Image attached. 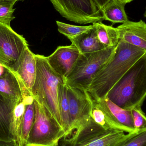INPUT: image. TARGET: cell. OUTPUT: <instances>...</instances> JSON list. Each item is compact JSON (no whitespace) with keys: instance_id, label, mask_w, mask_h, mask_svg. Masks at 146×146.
I'll list each match as a JSON object with an SVG mask.
<instances>
[{"instance_id":"cell-1","label":"cell","mask_w":146,"mask_h":146,"mask_svg":"<svg viewBox=\"0 0 146 146\" xmlns=\"http://www.w3.org/2000/svg\"><path fill=\"white\" fill-rule=\"evenodd\" d=\"M146 53L120 39L115 56L94 76L86 92L98 98H106L111 88Z\"/></svg>"},{"instance_id":"cell-2","label":"cell","mask_w":146,"mask_h":146,"mask_svg":"<svg viewBox=\"0 0 146 146\" xmlns=\"http://www.w3.org/2000/svg\"><path fill=\"white\" fill-rule=\"evenodd\" d=\"M106 98L124 110L142 106L146 98V53L111 88Z\"/></svg>"},{"instance_id":"cell-3","label":"cell","mask_w":146,"mask_h":146,"mask_svg":"<svg viewBox=\"0 0 146 146\" xmlns=\"http://www.w3.org/2000/svg\"><path fill=\"white\" fill-rule=\"evenodd\" d=\"M35 56L36 75L32 89L33 96L62 128L58 103V87L60 84L64 83V79L50 67L47 57L38 54Z\"/></svg>"},{"instance_id":"cell-4","label":"cell","mask_w":146,"mask_h":146,"mask_svg":"<svg viewBox=\"0 0 146 146\" xmlns=\"http://www.w3.org/2000/svg\"><path fill=\"white\" fill-rule=\"evenodd\" d=\"M117 46L93 53L80 54L72 71L64 80L65 85L87 91L94 76L115 56Z\"/></svg>"},{"instance_id":"cell-5","label":"cell","mask_w":146,"mask_h":146,"mask_svg":"<svg viewBox=\"0 0 146 146\" xmlns=\"http://www.w3.org/2000/svg\"><path fill=\"white\" fill-rule=\"evenodd\" d=\"M35 119L25 146H58L65 137L63 128L50 116L43 106L34 100Z\"/></svg>"},{"instance_id":"cell-6","label":"cell","mask_w":146,"mask_h":146,"mask_svg":"<svg viewBox=\"0 0 146 146\" xmlns=\"http://www.w3.org/2000/svg\"><path fill=\"white\" fill-rule=\"evenodd\" d=\"M60 14L70 21L80 24L100 22L101 9L94 0H50Z\"/></svg>"},{"instance_id":"cell-7","label":"cell","mask_w":146,"mask_h":146,"mask_svg":"<svg viewBox=\"0 0 146 146\" xmlns=\"http://www.w3.org/2000/svg\"><path fill=\"white\" fill-rule=\"evenodd\" d=\"M67 88L70 108L71 136L73 131H78L88 125L92 118L91 104L86 92L68 86Z\"/></svg>"},{"instance_id":"cell-8","label":"cell","mask_w":146,"mask_h":146,"mask_svg":"<svg viewBox=\"0 0 146 146\" xmlns=\"http://www.w3.org/2000/svg\"><path fill=\"white\" fill-rule=\"evenodd\" d=\"M28 46L23 36L16 33L11 27L0 23V49L12 66L19 60Z\"/></svg>"},{"instance_id":"cell-9","label":"cell","mask_w":146,"mask_h":146,"mask_svg":"<svg viewBox=\"0 0 146 146\" xmlns=\"http://www.w3.org/2000/svg\"><path fill=\"white\" fill-rule=\"evenodd\" d=\"M80 55L78 49L72 44L68 46H59L47 58L50 67L65 80L72 71Z\"/></svg>"},{"instance_id":"cell-10","label":"cell","mask_w":146,"mask_h":146,"mask_svg":"<svg viewBox=\"0 0 146 146\" xmlns=\"http://www.w3.org/2000/svg\"><path fill=\"white\" fill-rule=\"evenodd\" d=\"M35 55L27 46L19 60L12 67V72H14L20 82L31 94L36 75Z\"/></svg>"},{"instance_id":"cell-11","label":"cell","mask_w":146,"mask_h":146,"mask_svg":"<svg viewBox=\"0 0 146 146\" xmlns=\"http://www.w3.org/2000/svg\"><path fill=\"white\" fill-rule=\"evenodd\" d=\"M0 94L12 100L21 101L33 96L23 86L14 72L5 68L0 75Z\"/></svg>"},{"instance_id":"cell-12","label":"cell","mask_w":146,"mask_h":146,"mask_svg":"<svg viewBox=\"0 0 146 146\" xmlns=\"http://www.w3.org/2000/svg\"><path fill=\"white\" fill-rule=\"evenodd\" d=\"M120 40L146 51V23L128 21L117 27Z\"/></svg>"},{"instance_id":"cell-13","label":"cell","mask_w":146,"mask_h":146,"mask_svg":"<svg viewBox=\"0 0 146 146\" xmlns=\"http://www.w3.org/2000/svg\"><path fill=\"white\" fill-rule=\"evenodd\" d=\"M19 102L0 94V141H13L10 130L11 121L14 110Z\"/></svg>"},{"instance_id":"cell-14","label":"cell","mask_w":146,"mask_h":146,"mask_svg":"<svg viewBox=\"0 0 146 146\" xmlns=\"http://www.w3.org/2000/svg\"><path fill=\"white\" fill-rule=\"evenodd\" d=\"M69 40L76 47L80 54H87L100 51L105 48L99 40L94 24L87 31Z\"/></svg>"},{"instance_id":"cell-15","label":"cell","mask_w":146,"mask_h":146,"mask_svg":"<svg viewBox=\"0 0 146 146\" xmlns=\"http://www.w3.org/2000/svg\"><path fill=\"white\" fill-rule=\"evenodd\" d=\"M97 98L106 107L115 121L121 127L122 131L127 133L136 131L134 127L131 110H124L121 108L107 98Z\"/></svg>"},{"instance_id":"cell-16","label":"cell","mask_w":146,"mask_h":146,"mask_svg":"<svg viewBox=\"0 0 146 146\" xmlns=\"http://www.w3.org/2000/svg\"><path fill=\"white\" fill-rule=\"evenodd\" d=\"M58 103L61 117L62 127L65 133L64 139L70 136L71 120L69 100L67 88L64 83L60 84L58 87Z\"/></svg>"},{"instance_id":"cell-17","label":"cell","mask_w":146,"mask_h":146,"mask_svg":"<svg viewBox=\"0 0 146 146\" xmlns=\"http://www.w3.org/2000/svg\"><path fill=\"white\" fill-rule=\"evenodd\" d=\"M125 5L110 0L101 9L104 20L110 21L113 24L125 23L128 21L127 16L125 11Z\"/></svg>"},{"instance_id":"cell-18","label":"cell","mask_w":146,"mask_h":146,"mask_svg":"<svg viewBox=\"0 0 146 146\" xmlns=\"http://www.w3.org/2000/svg\"><path fill=\"white\" fill-rule=\"evenodd\" d=\"M93 24H94L96 27L99 40L105 48L117 46L120 41V37L117 27L106 25L103 24L102 21Z\"/></svg>"},{"instance_id":"cell-19","label":"cell","mask_w":146,"mask_h":146,"mask_svg":"<svg viewBox=\"0 0 146 146\" xmlns=\"http://www.w3.org/2000/svg\"><path fill=\"white\" fill-rule=\"evenodd\" d=\"M124 133L120 130H110L77 146H113L125 136Z\"/></svg>"},{"instance_id":"cell-20","label":"cell","mask_w":146,"mask_h":146,"mask_svg":"<svg viewBox=\"0 0 146 146\" xmlns=\"http://www.w3.org/2000/svg\"><path fill=\"white\" fill-rule=\"evenodd\" d=\"M27 105V103L23 99L17 104L13 112L10 130L13 140L16 143L20 138L24 115Z\"/></svg>"},{"instance_id":"cell-21","label":"cell","mask_w":146,"mask_h":146,"mask_svg":"<svg viewBox=\"0 0 146 146\" xmlns=\"http://www.w3.org/2000/svg\"><path fill=\"white\" fill-rule=\"evenodd\" d=\"M34 102L26 106L24 115L20 138L17 143L19 146H25L29 134L32 128L35 119Z\"/></svg>"},{"instance_id":"cell-22","label":"cell","mask_w":146,"mask_h":146,"mask_svg":"<svg viewBox=\"0 0 146 146\" xmlns=\"http://www.w3.org/2000/svg\"><path fill=\"white\" fill-rule=\"evenodd\" d=\"M113 146H146V129L128 133Z\"/></svg>"},{"instance_id":"cell-23","label":"cell","mask_w":146,"mask_h":146,"mask_svg":"<svg viewBox=\"0 0 146 146\" xmlns=\"http://www.w3.org/2000/svg\"><path fill=\"white\" fill-rule=\"evenodd\" d=\"M56 23L58 31L69 39L84 33L93 27V25L87 26H80L66 24L58 21H56Z\"/></svg>"},{"instance_id":"cell-24","label":"cell","mask_w":146,"mask_h":146,"mask_svg":"<svg viewBox=\"0 0 146 146\" xmlns=\"http://www.w3.org/2000/svg\"><path fill=\"white\" fill-rule=\"evenodd\" d=\"M15 2L8 0H0V23L10 26L11 21L15 19L13 8Z\"/></svg>"},{"instance_id":"cell-25","label":"cell","mask_w":146,"mask_h":146,"mask_svg":"<svg viewBox=\"0 0 146 146\" xmlns=\"http://www.w3.org/2000/svg\"><path fill=\"white\" fill-rule=\"evenodd\" d=\"M134 127L136 131L146 129V115L141 106H137L131 110Z\"/></svg>"},{"instance_id":"cell-26","label":"cell","mask_w":146,"mask_h":146,"mask_svg":"<svg viewBox=\"0 0 146 146\" xmlns=\"http://www.w3.org/2000/svg\"><path fill=\"white\" fill-rule=\"evenodd\" d=\"M0 65L12 71V64L0 49Z\"/></svg>"},{"instance_id":"cell-27","label":"cell","mask_w":146,"mask_h":146,"mask_svg":"<svg viewBox=\"0 0 146 146\" xmlns=\"http://www.w3.org/2000/svg\"><path fill=\"white\" fill-rule=\"evenodd\" d=\"M100 9L106 4L110 0H94Z\"/></svg>"},{"instance_id":"cell-28","label":"cell","mask_w":146,"mask_h":146,"mask_svg":"<svg viewBox=\"0 0 146 146\" xmlns=\"http://www.w3.org/2000/svg\"><path fill=\"white\" fill-rule=\"evenodd\" d=\"M0 146H19L16 142L14 141L10 142L0 141Z\"/></svg>"},{"instance_id":"cell-29","label":"cell","mask_w":146,"mask_h":146,"mask_svg":"<svg viewBox=\"0 0 146 146\" xmlns=\"http://www.w3.org/2000/svg\"><path fill=\"white\" fill-rule=\"evenodd\" d=\"M114 1L117 2L119 3L126 5V4L130 2L133 1V0H114Z\"/></svg>"},{"instance_id":"cell-30","label":"cell","mask_w":146,"mask_h":146,"mask_svg":"<svg viewBox=\"0 0 146 146\" xmlns=\"http://www.w3.org/2000/svg\"><path fill=\"white\" fill-rule=\"evenodd\" d=\"M5 68H6L5 67L0 65V75H1L3 73Z\"/></svg>"},{"instance_id":"cell-31","label":"cell","mask_w":146,"mask_h":146,"mask_svg":"<svg viewBox=\"0 0 146 146\" xmlns=\"http://www.w3.org/2000/svg\"><path fill=\"white\" fill-rule=\"evenodd\" d=\"M8 1H13L16 3V2L18 1H23L24 0H8Z\"/></svg>"},{"instance_id":"cell-32","label":"cell","mask_w":146,"mask_h":146,"mask_svg":"<svg viewBox=\"0 0 146 146\" xmlns=\"http://www.w3.org/2000/svg\"><path fill=\"white\" fill-rule=\"evenodd\" d=\"M144 16H145V17L146 18V8L145 12V14H144Z\"/></svg>"},{"instance_id":"cell-33","label":"cell","mask_w":146,"mask_h":146,"mask_svg":"<svg viewBox=\"0 0 146 146\" xmlns=\"http://www.w3.org/2000/svg\"></svg>"}]
</instances>
